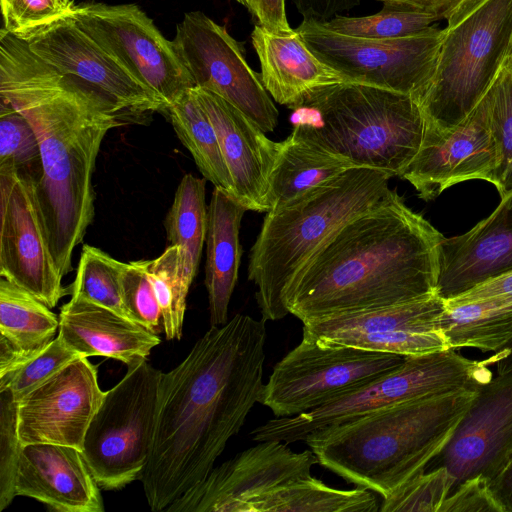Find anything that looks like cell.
<instances>
[{
  "mask_svg": "<svg viewBox=\"0 0 512 512\" xmlns=\"http://www.w3.org/2000/svg\"><path fill=\"white\" fill-rule=\"evenodd\" d=\"M266 321L237 314L211 326L185 359L161 373L155 427L140 481L152 511L205 480L259 402Z\"/></svg>",
  "mask_w": 512,
  "mask_h": 512,
  "instance_id": "obj_1",
  "label": "cell"
},
{
  "mask_svg": "<svg viewBox=\"0 0 512 512\" xmlns=\"http://www.w3.org/2000/svg\"><path fill=\"white\" fill-rule=\"evenodd\" d=\"M0 100L22 114L37 136L42 172L34 196L50 253L64 277L72 270L74 249L94 218L92 176L104 137L133 120L3 29Z\"/></svg>",
  "mask_w": 512,
  "mask_h": 512,
  "instance_id": "obj_2",
  "label": "cell"
},
{
  "mask_svg": "<svg viewBox=\"0 0 512 512\" xmlns=\"http://www.w3.org/2000/svg\"><path fill=\"white\" fill-rule=\"evenodd\" d=\"M444 238L394 189L319 250L285 289L284 305L304 323L435 294Z\"/></svg>",
  "mask_w": 512,
  "mask_h": 512,
  "instance_id": "obj_3",
  "label": "cell"
},
{
  "mask_svg": "<svg viewBox=\"0 0 512 512\" xmlns=\"http://www.w3.org/2000/svg\"><path fill=\"white\" fill-rule=\"evenodd\" d=\"M477 389L402 402L307 436L318 463L387 497L425 470L451 438Z\"/></svg>",
  "mask_w": 512,
  "mask_h": 512,
  "instance_id": "obj_4",
  "label": "cell"
},
{
  "mask_svg": "<svg viewBox=\"0 0 512 512\" xmlns=\"http://www.w3.org/2000/svg\"><path fill=\"white\" fill-rule=\"evenodd\" d=\"M391 176L355 167L287 203L266 212L250 250L248 279L265 321L289 314L283 294L319 250L349 221L390 193Z\"/></svg>",
  "mask_w": 512,
  "mask_h": 512,
  "instance_id": "obj_5",
  "label": "cell"
},
{
  "mask_svg": "<svg viewBox=\"0 0 512 512\" xmlns=\"http://www.w3.org/2000/svg\"><path fill=\"white\" fill-rule=\"evenodd\" d=\"M291 117L293 129L357 167L401 176L419 151L426 117L411 95L347 82L312 92Z\"/></svg>",
  "mask_w": 512,
  "mask_h": 512,
  "instance_id": "obj_6",
  "label": "cell"
},
{
  "mask_svg": "<svg viewBox=\"0 0 512 512\" xmlns=\"http://www.w3.org/2000/svg\"><path fill=\"white\" fill-rule=\"evenodd\" d=\"M512 0H471L449 19L433 76L418 100L426 125L453 129L479 103L510 56Z\"/></svg>",
  "mask_w": 512,
  "mask_h": 512,
  "instance_id": "obj_7",
  "label": "cell"
},
{
  "mask_svg": "<svg viewBox=\"0 0 512 512\" xmlns=\"http://www.w3.org/2000/svg\"><path fill=\"white\" fill-rule=\"evenodd\" d=\"M486 360L463 357L450 348L406 356L397 369L340 396L313 411L275 417L251 431L254 441H305L326 427L340 425L375 411L419 398L478 389L492 378Z\"/></svg>",
  "mask_w": 512,
  "mask_h": 512,
  "instance_id": "obj_8",
  "label": "cell"
},
{
  "mask_svg": "<svg viewBox=\"0 0 512 512\" xmlns=\"http://www.w3.org/2000/svg\"><path fill=\"white\" fill-rule=\"evenodd\" d=\"M161 373L143 359L105 392L81 450L100 488L119 490L140 479L154 436Z\"/></svg>",
  "mask_w": 512,
  "mask_h": 512,
  "instance_id": "obj_9",
  "label": "cell"
},
{
  "mask_svg": "<svg viewBox=\"0 0 512 512\" xmlns=\"http://www.w3.org/2000/svg\"><path fill=\"white\" fill-rule=\"evenodd\" d=\"M405 356L349 346L301 342L273 368L259 402L275 417L315 410L403 364Z\"/></svg>",
  "mask_w": 512,
  "mask_h": 512,
  "instance_id": "obj_10",
  "label": "cell"
},
{
  "mask_svg": "<svg viewBox=\"0 0 512 512\" xmlns=\"http://www.w3.org/2000/svg\"><path fill=\"white\" fill-rule=\"evenodd\" d=\"M324 63L353 82L369 84L420 99L435 69L443 29L434 25L398 38L349 36L303 19L295 28Z\"/></svg>",
  "mask_w": 512,
  "mask_h": 512,
  "instance_id": "obj_11",
  "label": "cell"
},
{
  "mask_svg": "<svg viewBox=\"0 0 512 512\" xmlns=\"http://www.w3.org/2000/svg\"><path fill=\"white\" fill-rule=\"evenodd\" d=\"M12 34L45 62L104 95L133 122L166 108L124 61L79 24L72 10Z\"/></svg>",
  "mask_w": 512,
  "mask_h": 512,
  "instance_id": "obj_12",
  "label": "cell"
},
{
  "mask_svg": "<svg viewBox=\"0 0 512 512\" xmlns=\"http://www.w3.org/2000/svg\"><path fill=\"white\" fill-rule=\"evenodd\" d=\"M195 87L221 96L265 133L278 124V110L241 45L226 28L201 11L184 14L172 40Z\"/></svg>",
  "mask_w": 512,
  "mask_h": 512,
  "instance_id": "obj_13",
  "label": "cell"
},
{
  "mask_svg": "<svg viewBox=\"0 0 512 512\" xmlns=\"http://www.w3.org/2000/svg\"><path fill=\"white\" fill-rule=\"evenodd\" d=\"M446 302L437 293L390 306L328 315L303 323V336L324 345L416 356L450 349L441 331Z\"/></svg>",
  "mask_w": 512,
  "mask_h": 512,
  "instance_id": "obj_14",
  "label": "cell"
},
{
  "mask_svg": "<svg viewBox=\"0 0 512 512\" xmlns=\"http://www.w3.org/2000/svg\"><path fill=\"white\" fill-rule=\"evenodd\" d=\"M72 14L96 40L114 52L167 107L195 87L172 40L136 4L81 3Z\"/></svg>",
  "mask_w": 512,
  "mask_h": 512,
  "instance_id": "obj_15",
  "label": "cell"
},
{
  "mask_svg": "<svg viewBox=\"0 0 512 512\" xmlns=\"http://www.w3.org/2000/svg\"><path fill=\"white\" fill-rule=\"evenodd\" d=\"M312 450L292 451L280 441H260L217 467L174 500L169 512H247L248 506L285 485L311 476Z\"/></svg>",
  "mask_w": 512,
  "mask_h": 512,
  "instance_id": "obj_16",
  "label": "cell"
},
{
  "mask_svg": "<svg viewBox=\"0 0 512 512\" xmlns=\"http://www.w3.org/2000/svg\"><path fill=\"white\" fill-rule=\"evenodd\" d=\"M33 187L21 174L0 173V277L54 308L69 290L50 253Z\"/></svg>",
  "mask_w": 512,
  "mask_h": 512,
  "instance_id": "obj_17",
  "label": "cell"
},
{
  "mask_svg": "<svg viewBox=\"0 0 512 512\" xmlns=\"http://www.w3.org/2000/svg\"><path fill=\"white\" fill-rule=\"evenodd\" d=\"M511 459L512 371L492 376L477 389L451 438L424 471L446 467L453 490L476 476L492 482Z\"/></svg>",
  "mask_w": 512,
  "mask_h": 512,
  "instance_id": "obj_18",
  "label": "cell"
},
{
  "mask_svg": "<svg viewBox=\"0 0 512 512\" xmlns=\"http://www.w3.org/2000/svg\"><path fill=\"white\" fill-rule=\"evenodd\" d=\"M104 394L88 357L74 359L17 403L20 444L54 443L82 450Z\"/></svg>",
  "mask_w": 512,
  "mask_h": 512,
  "instance_id": "obj_19",
  "label": "cell"
},
{
  "mask_svg": "<svg viewBox=\"0 0 512 512\" xmlns=\"http://www.w3.org/2000/svg\"><path fill=\"white\" fill-rule=\"evenodd\" d=\"M497 165V148L484 95L453 129L439 132L426 125L421 147L400 177L415 188L421 199L429 201L461 182L493 183Z\"/></svg>",
  "mask_w": 512,
  "mask_h": 512,
  "instance_id": "obj_20",
  "label": "cell"
},
{
  "mask_svg": "<svg viewBox=\"0 0 512 512\" xmlns=\"http://www.w3.org/2000/svg\"><path fill=\"white\" fill-rule=\"evenodd\" d=\"M195 92L216 131L234 197L247 210L267 212L280 142L270 140L257 124L216 93L200 87H195Z\"/></svg>",
  "mask_w": 512,
  "mask_h": 512,
  "instance_id": "obj_21",
  "label": "cell"
},
{
  "mask_svg": "<svg viewBox=\"0 0 512 512\" xmlns=\"http://www.w3.org/2000/svg\"><path fill=\"white\" fill-rule=\"evenodd\" d=\"M99 488L80 449L54 443L20 446L15 496L36 499L60 512H103Z\"/></svg>",
  "mask_w": 512,
  "mask_h": 512,
  "instance_id": "obj_22",
  "label": "cell"
},
{
  "mask_svg": "<svg viewBox=\"0 0 512 512\" xmlns=\"http://www.w3.org/2000/svg\"><path fill=\"white\" fill-rule=\"evenodd\" d=\"M511 269L512 190L469 231L444 238L436 292L448 301Z\"/></svg>",
  "mask_w": 512,
  "mask_h": 512,
  "instance_id": "obj_23",
  "label": "cell"
},
{
  "mask_svg": "<svg viewBox=\"0 0 512 512\" xmlns=\"http://www.w3.org/2000/svg\"><path fill=\"white\" fill-rule=\"evenodd\" d=\"M251 39L261 66V81L278 104L294 109L318 89L353 82L319 59L296 29L277 33L258 24Z\"/></svg>",
  "mask_w": 512,
  "mask_h": 512,
  "instance_id": "obj_24",
  "label": "cell"
},
{
  "mask_svg": "<svg viewBox=\"0 0 512 512\" xmlns=\"http://www.w3.org/2000/svg\"><path fill=\"white\" fill-rule=\"evenodd\" d=\"M58 336L83 357L104 356L127 367L146 359L161 342L138 323L73 296L60 309Z\"/></svg>",
  "mask_w": 512,
  "mask_h": 512,
  "instance_id": "obj_25",
  "label": "cell"
},
{
  "mask_svg": "<svg viewBox=\"0 0 512 512\" xmlns=\"http://www.w3.org/2000/svg\"><path fill=\"white\" fill-rule=\"evenodd\" d=\"M246 211L234 196L214 187L208 206L205 240V286L211 326H221L229 321L228 308L242 254L240 223Z\"/></svg>",
  "mask_w": 512,
  "mask_h": 512,
  "instance_id": "obj_26",
  "label": "cell"
},
{
  "mask_svg": "<svg viewBox=\"0 0 512 512\" xmlns=\"http://www.w3.org/2000/svg\"><path fill=\"white\" fill-rule=\"evenodd\" d=\"M50 309L0 277V377L19 368L56 338L59 317Z\"/></svg>",
  "mask_w": 512,
  "mask_h": 512,
  "instance_id": "obj_27",
  "label": "cell"
},
{
  "mask_svg": "<svg viewBox=\"0 0 512 512\" xmlns=\"http://www.w3.org/2000/svg\"><path fill=\"white\" fill-rule=\"evenodd\" d=\"M355 167L349 160L325 150L292 129L290 135L280 142L270 178L268 211L281 208Z\"/></svg>",
  "mask_w": 512,
  "mask_h": 512,
  "instance_id": "obj_28",
  "label": "cell"
},
{
  "mask_svg": "<svg viewBox=\"0 0 512 512\" xmlns=\"http://www.w3.org/2000/svg\"><path fill=\"white\" fill-rule=\"evenodd\" d=\"M440 328L452 349L495 352L512 341V295L446 305Z\"/></svg>",
  "mask_w": 512,
  "mask_h": 512,
  "instance_id": "obj_29",
  "label": "cell"
},
{
  "mask_svg": "<svg viewBox=\"0 0 512 512\" xmlns=\"http://www.w3.org/2000/svg\"><path fill=\"white\" fill-rule=\"evenodd\" d=\"M163 113L168 116L179 140L192 155L203 177L214 187L234 196L232 178L216 131L198 100L195 87L169 104Z\"/></svg>",
  "mask_w": 512,
  "mask_h": 512,
  "instance_id": "obj_30",
  "label": "cell"
},
{
  "mask_svg": "<svg viewBox=\"0 0 512 512\" xmlns=\"http://www.w3.org/2000/svg\"><path fill=\"white\" fill-rule=\"evenodd\" d=\"M372 491L337 489L312 475L280 487L253 501L247 512H376Z\"/></svg>",
  "mask_w": 512,
  "mask_h": 512,
  "instance_id": "obj_31",
  "label": "cell"
},
{
  "mask_svg": "<svg viewBox=\"0 0 512 512\" xmlns=\"http://www.w3.org/2000/svg\"><path fill=\"white\" fill-rule=\"evenodd\" d=\"M206 179L188 173L181 179L165 218L170 245L180 248V261L189 282H193L206 240L208 207L205 203Z\"/></svg>",
  "mask_w": 512,
  "mask_h": 512,
  "instance_id": "obj_32",
  "label": "cell"
},
{
  "mask_svg": "<svg viewBox=\"0 0 512 512\" xmlns=\"http://www.w3.org/2000/svg\"><path fill=\"white\" fill-rule=\"evenodd\" d=\"M123 263L97 247L84 245L69 294L128 318L121 294Z\"/></svg>",
  "mask_w": 512,
  "mask_h": 512,
  "instance_id": "obj_33",
  "label": "cell"
},
{
  "mask_svg": "<svg viewBox=\"0 0 512 512\" xmlns=\"http://www.w3.org/2000/svg\"><path fill=\"white\" fill-rule=\"evenodd\" d=\"M147 272L161 309L165 337L180 340L186 299L192 284L183 272L180 248L169 245L160 256L148 260Z\"/></svg>",
  "mask_w": 512,
  "mask_h": 512,
  "instance_id": "obj_34",
  "label": "cell"
},
{
  "mask_svg": "<svg viewBox=\"0 0 512 512\" xmlns=\"http://www.w3.org/2000/svg\"><path fill=\"white\" fill-rule=\"evenodd\" d=\"M492 135L498 154L493 185L500 197L512 190V58L509 56L485 93Z\"/></svg>",
  "mask_w": 512,
  "mask_h": 512,
  "instance_id": "obj_35",
  "label": "cell"
},
{
  "mask_svg": "<svg viewBox=\"0 0 512 512\" xmlns=\"http://www.w3.org/2000/svg\"><path fill=\"white\" fill-rule=\"evenodd\" d=\"M18 173L34 184L42 172L37 136L27 119L0 100V173Z\"/></svg>",
  "mask_w": 512,
  "mask_h": 512,
  "instance_id": "obj_36",
  "label": "cell"
},
{
  "mask_svg": "<svg viewBox=\"0 0 512 512\" xmlns=\"http://www.w3.org/2000/svg\"><path fill=\"white\" fill-rule=\"evenodd\" d=\"M430 14L383 5L381 11L360 17L337 15L321 21L329 30L365 38H398L424 30L437 22Z\"/></svg>",
  "mask_w": 512,
  "mask_h": 512,
  "instance_id": "obj_37",
  "label": "cell"
},
{
  "mask_svg": "<svg viewBox=\"0 0 512 512\" xmlns=\"http://www.w3.org/2000/svg\"><path fill=\"white\" fill-rule=\"evenodd\" d=\"M453 488V479L444 466L419 472L383 498L382 512H439Z\"/></svg>",
  "mask_w": 512,
  "mask_h": 512,
  "instance_id": "obj_38",
  "label": "cell"
},
{
  "mask_svg": "<svg viewBox=\"0 0 512 512\" xmlns=\"http://www.w3.org/2000/svg\"><path fill=\"white\" fill-rule=\"evenodd\" d=\"M148 260L123 263L122 301L130 320L154 334L164 331L161 309L147 272Z\"/></svg>",
  "mask_w": 512,
  "mask_h": 512,
  "instance_id": "obj_39",
  "label": "cell"
},
{
  "mask_svg": "<svg viewBox=\"0 0 512 512\" xmlns=\"http://www.w3.org/2000/svg\"><path fill=\"white\" fill-rule=\"evenodd\" d=\"M82 357L57 336L44 350L16 370L0 377V392L9 390L18 403L76 358Z\"/></svg>",
  "mask_w": 512,
  "mask_h": 512,
  "instance_id": "obj_40",
  "label": "cell"
},
{
  "mask_svg": "<svg viewBox=\"0 0 512 512\" xmlns=\"http://www.w3.org/2000/svg\"><path fill=\"white\" fill-rule=\"evenodd\" d=\"M17 402L9 390L0 392V511L15 497L14 481L20 449Z\"/></svg>",
  "mask_w": 512,
  "mask_h": 512,
  "instance_id": "obj_41",
  "label": "cell"
},
{
  "mask_svg": "<svg viewBox=\"0 0 512 512\" xmlns=\"http://www.w3.org/2000/svg\"><path fill=\"white\" fill-rule=\"evenodd\" d=\"M2 27L14 33L70 12L73 0H0Z\"/></svg>",
  "mask_w": 512,
  "mask_h": 512,
  "instance_id": "obj_42",
  "label": "cell"
},
{
  "mask_svg": "<svg viewBox=\"0 0 512 512\" xmlns=\"http://www.w3.org/2000/svg\"><path fill=\"white\" fill-rule=\"evenodd\" d=\"M439 512H504L487 479L476 476L458 486L444 500Z\"/></svg>",
  "mask_w": 512,
  "mask_h": 512,
  "instance_id": "obj_43",
  "label": "cell"
},
{
  "mask_svg": "<svg viewBox=\"0 0 512 512\" xmlns=\"http://www.w3.org/2000/svg\"><path fill=\"white\" fill-rule=\"evenodd\" d=\"M512 295V269L445 301L447 306Z\"/></svg>",
  "mask_w": 512,
  "mask_h": 512,
  "instance_id": "obj_44",
  "label": "cell"
},
{
  "mask_svg": "<svg viewBox=\"0 0 512 512\" xmlns=\"http://www.w3.org/2000/svg\"><path fill=\"white\" fill-rule=\"evenodd\" d=\"M245 6L266 29L287 33L292 31L286 14L285 0H246Z\"/></svg>",
  "mask_w": 512,
  "mask_h": 512,
  "instance_id": "obj_45",
  "label": "cell"
},
{
  "mask_svg": "<svg viewBox=\"0 0 512 512\" xmlns=\"http://www.w3.org/2000/svg\"><path fill=\"white\" fill-rule=\"evenodd\" d=\"M385 6L430 14L439 20L449 19L471 0H379Z\"/></svg>",
  "mask_w": 512,
  "mask_h": 512,
  "instance_id": "obj_46",
  "label": "cell"
},
{
  "mask_svg": "<svg viewBox=\"0 0 512 512\" xmlns=\"http://www.w3.org/2000/svg\"><path fill=\"white\" fill-rule=\"evenodd\" d=\"M303 19L327 21L358 6L362 0H292Z\"/></svg>",
  "mask_w": 512,
  "mask_h": 512,
  "instance_id": "obj_47",
  "label": "cell"
},
{
  "mask_svg": "<svg viewBox=\"0 0 512 512\" xmlns=\"http://www.w3.org/2000/svg\"><path fill=\"white\" fill-rule=\"evenodd\" d=\"M490 488L504 512H512V459L503 471L490 482Z\"/></svg>",
  "mask_w": 512,
  "mask_h": 512,
  "instance_id": "obj_48",
  "label": "cell"
},
{
  "mask_svg": "<svg viewBox=\"0 0 512 512\" xmlns=\"http://www.w3.org/2000/svg\"><path fill=\"white\" fill-rule=\"evenodd\" d=\"M485 360L489 366L496 365L497 374L512 371V341L495 351L492 356Z\"/></svg>",
  "mask_w": 512,
  "mask_h": 512,
  "instance_id": "obj_49",
  "label": "cell"
},
{
  "mask_svg": "<svg viewBox=\"0 0 512 512\" xmlns=\"http://www.w3.org/2000/svg\"><path fill=\"white\" fill-rule=\"evenodd\" d=\"M236 1L245 6L246 0H236Z\"/></svg>",
  "mask_w": 512,
  "mask_h": 512,
  "instance_id": "obj_50",
  "label": "cell"
},
{
  "mask_svg": "<svg viewBox=\"0 0 512 512\" xmlns=\"http://www.w3.org/2000/svg\"><path fill=\"white\" fill-rule=\"evenodd\" d=\"M510 57L512 58V47H511V53H510Z\"/></svg>",
  "mask_w": 512,
  "mask_h": 512,
  "instance_id": "obj_51",
  "label": "cell"
}]
</instances>
